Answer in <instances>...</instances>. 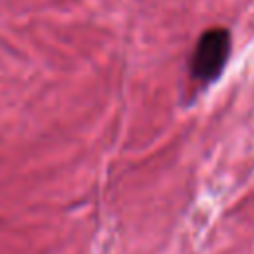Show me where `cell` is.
Segmentation results:
<instances>
[{
	"instance_id": "1",
	"label": "cell",
	"mask_w": 254,
	"mask_h": 254,
	"mask_svg": "<svg viewBox=\"0 0 254 254\" xmlns=\"http://www.w3.org/2000/svg\"><path fill=\"white\" fill-rule=\"evenodd\" d=\"M230 32L226 28H210L198 38L192 58L190 73L200 83H212L220 77L230 56Z\"/></svg>"
}]
</instances>
